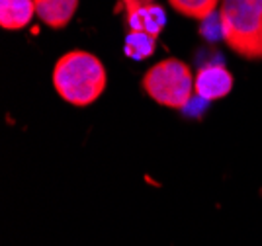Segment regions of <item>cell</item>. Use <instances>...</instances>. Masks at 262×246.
<instances>
[{
	"label": "cell",
	"instance_id": "obj_1",
	"mask_svg": "<svg viewBox=\"0 0 262 246\" xmlns=\"http://www.w3.org/2000/svg\"><path fill=\"white\" fill-rule=\"evenodd\" d=\"M108 75L96 55L88 51H69L53 69V88L65 102L78 107L94 104L106 90Z\"/></svg>",
	"mask_w": 262,
	"mask_h": 246
},
{
	"label": "cell",
	"instance_id": "obj_2",
	"mask_svg": "<svg viewBox=\"0 0 262 246\" xmlns=\"http://www.w3.org/2000/svg\"><path fill=\"white\" fill-rule=\"evenodd\" d=\"M221 37L243 59H262V0H221Z\"/></svg>",
	"mask_w": 262,
	"mask_h": 246
},
{
	"label": "cell",
	"instance_id": "obj_3",
	"mask_svg": "<svg viewBox=\"0 0 262 246\" xmlns=\"http://www.w3.org/2000/svg\"><path fill=\"white\" fill-rule=\"evenodd\" d=\"M143 88L157 104L184 109L194 94V76L184 61L164 59L145 73Z\"/></svg>",
	"mask_w": 262,
	"mask_h": 246
},
{
	"label": "cell",
	"instance_id": "obj_4",
	"mask_svg": "<svg viewBox=\"0 0 262 246\" xmlns=\"http://www.w3.org/2000/svg\"><path fill=\"white\" fill-rule=\"evenodd\" d=\"M121 6L125 10L129 30H139L159 37L166 16L157 0H121Z\"/></svg>",
	"mask_w": 262,
	"mask_h": 246
},
{
	"label": "cell",
	"instance_id": "obj_5",
	"mask_svg": "<svg viewBox=\"0 0 262 246\" xmlns=\"http://www.w3.org/2000/svg\"><path fill=\"white\" fill-rule=\"evenodd\" d=\"M233 90V75L223 64H206L194 76V92L202 100H221Z\"/></svg>",
	"mask_w": 262,
	"mask_h": 246
},
{
	"label": "cell",
	"instance_id": "obj_6",
	"mask_svg": "<svg viewBox=\"0 0 262 246\" xmlns=\"http://www.w3.org/2000/svg\"><path fill=\"white\" fill-rule=\"evenodd\" d=\"M35 16L49 28H65L75 18L78 0H33Z\"/></svg>",
	"mask_w": 262,
	"mask_h": 246
},
{
	"label": "cell",
	"instance_id": "obj_7",
	"mask_svg": "<svg viewBox=\"0 0 262 246\" xmlns=\"http://www.w3.org/2000/svg\"><path fill=\"white\" fill-rule=\"evenodd\" d=\"M33 16V0H0V26L4 30H24Z\"/></svg>",
	"mask_w": 262,
	"mask_h": 246
},
{
	"label": "cell",
	"instance_id": "obj_8",
	"mask_svg": "<svg viewBox=\"0 0 262 246\" xmlns=\"http://www.w3.org/2000/svg\"><path fill=\"white\" fill-rule=\"evenodd\" d=\"M168 4L186 18L206 21L215 14V8L221 6V0H168Z\"/></svg>",
	"mask_w": 262,
	"mask_h": 246
},
{
	"label": "cell",
	"instance_id": "obj_9",
	"mask_svg": "<svg viewBox=\"0 0 262 246\" xmlns=\"http://www.w3.org/2000/svg\"><path fill=\"white\" fill-rule=\"evenodd\" d=\"M155 47H157V37L147 32L129 30L125 37V55L135 61H143L151 57L155 53Z\"/></svg>",
	"mask_w": 262,
	"mask_h": 246
}]
</instances>
